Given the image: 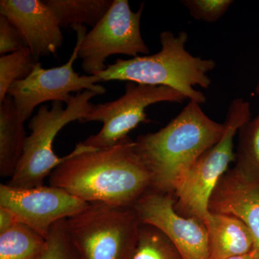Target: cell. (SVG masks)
<instances>
[{"mask_svg": "<svg viewBox=\"0 0 259 259\" xmlns=\"http://www.w3.org/2000/svg\"><path fill=\"white\" fill-rule=\"evenodd\" d=\"M53 187L88 203L133 207L151 189V175L129 136L109 148L82 142L49 176Z\"/></svg>", "mask_w": 259, "mask_h": 259, "instance_id": "6da1fadb", "label": "cell"}, {"mask_svg": "<svg viewBox=\"0 0 259 259\" xmlns=\"http://www.w3.org/2000/svg\"><path fill=\"white\" fill-rule=\"evenodd\" d=\"M224 123L209 118L190 101L164 127L141 135L136 150L151 175L150 190L174 194L194 162L222 137Z\"/></svg>", "mask_w": 259, "mask_h": 259, "instance_id": "7a4b0ae2", "label": "cell"}, {"mask_svg": "<svg viewBox=\"0 0 259 259\" xmlns=\"http://www.w3.org/2000/svg\"><path fill=\"white\" fill-rule=\"evenodd\" d=\"M188 35L185 31L175 35L171 31L160 33L161 49L153 55L132 59H117L115 64L97 74L100 81H127L137 84L167 87L177 90L190 101L205 103V95L195 87L208 89L212 81L209 71L215 61L192 55L186 50Z\"/></svg>", "mask_w": 259, "mask_h": 259, "instance_id": "3957f363", "label": "cell"}, {"mask_svg": "<svg viewBox=\"0 0 259 259\" xmlns=\"http://www.w3.org/2000/svg\"><path fill=\"white\" fill-rule=\"evenodd\" d=\"M97 94L83 91L73 97L63 107V102H54L52 107L41 106L29 122L30 134L27 136L23 155L8 185L20 188H32L44 185L48 176L71 153L59 157L54 151V141L59 131L70 122H82L94 106L90 100Z\"/></svg>", "mask_w": 259, "mask_h": 259, "instance_id": "277c9868", "label": "cell"}, {"mask_svg": "<svg viewBox=\"0 0 259 259\" xmlns=\"http://www.w3.org/2000/svg\"><path fill=\"white\" fill-rule=\"evenodd\" d=\"M141 223L134 207L90 203L66 220L70 241L79 259H131Z\"/></svg>", "mask_w": 259, "mask_h": 259, "instance_id": "5b68a950", "label": "cell"}, {"mask_svg": "<svg viewBox=\"0 0 259 259\" xmlns=\"http://www.w3.org/2000/svg\"><path fill=\"white\" fill-rule=\"evenodd\" d=\"M250 119L249 102L243 98L233 100L228 107L222 137L194 162L174 193L179 214L204 221L214 187L228 171L230 163L236 161L235 136Z\"/></svg>", "mask_w": 259, "mask_h": 259, "instance_id": "8992f818", "label": "cell"}, {"mask_svg": "<svg viewBox=\"0 0 259 259\" xmlns=\"http://www.w3.org/2000/svg\"><path fill=\"white\" fill-rule=\"evenodd\" d=\"M76 33V42L67 63L51 69H44L37 62L31 74L23 80L15 81L8 90L17 110L24 121L30 118L34 109L44 103L53 101L65 102L67 105L72 100L71 93L91 91L102 95L106 89L101 84L97 75L80 76L74 70L78 53L83 37L88 32L85 25L73 27Z\"/></svg>", "mask_w": 259, "mask_h": 259, "instance_id": "52a82bcc", "label": "cell"}, {"mask_svg": "<svg viewBox=\"0 0 259 259\" xmlns=\"http://www.w3.org/2000/svg\"><path fill=\"white\" fill-rule=\"evenodd\" d=\"M144 3L134 13L127 0H113L107 14L83 37L78 53L81 68L90 75L107 69V58L115 54L133 56L148 55L149 48L141 32V18Z\"/></svg>", "mask_w": 259, "mask_h": 259, "instance_id": "ba28073f", "label": "cell"}, {"mask_svg": "<svg viewBox=\"0 0 259 259\" xmlns=\"http://www.w3.org/2000/svg\"><path fill=\"white\" fill-rule=\"evenodd\" d=\"M187 98L174 89L129 82L125 93L114 101L94 106L81 122L97 121L103 123L96 135L89 136L83 144L90 147H111L127 137L141 122H148L146 109L159 102H181Z\"/></svg>", "mask_w": 259, "mask_h": 259, "instance_id": "9c48e42d", "label": "cell"}, {"mask_svg": "<svg viewBox=\"0 0 259 259\" xmlns=\"http://www.w3.org/2000/svg\"><path fill=\"white\" fill-rule=\"evenodd\" d=\"M89 204L63 189L51 185L32 188L0 185V207L13 212L19 223L46 239L56 223L78 214Z\"/></svg>", "mask_w": 259, "mask_h": 259, "instance_id": "30bf717a", "label": "cell"}, {"mask_svg": "<svg viewBox=\"0 0 259 259\" xmlns=\"http://www.w3.org/2000/svg\"><path fill=\"white\" fill-rule=\"evenodd\" d=\"M174 194L148 190L134 204L141 224L156 227L176 247L182 259H209L208 233L203 221L175 209Z\"/></svg>", "mask_w": 259, "mask_h": 259, "instance_id": "8fae6325", "label": "cell"}, {"mask_svg": "<svg viewBox=\"0 0 259 259\" xmlns=\"http://www.w3.org/2000/svg\"><path fill=\"white\" fill-rule=\"evenodd\" d=\"M0 15L17 28L37 62L42 56H56L62 46L60 25L45 1L1 0Z\"/></svg>", "mask_w": 259, "mask_h": 259, "instance_id": "7c38bea8", "label": "cell"}, {"mask_svg": "<svg viewBox=\"0 0 259 259\" xmlns=\"http://www.w3.org/2000/svg\"><path fill=\"white\" fill-rule=\"evenodd\" d=\"M208 209L244 223L254 239L252 251L259 256V183L245 178L235 167L228 170L209 197Z\"/></svg>", "mask_w": 259, "mask_h": 259, "instance_id": "4fadbf2b", "label": "cell"}, {"mask_svg": "<svg viewBox=\"0 0 259 259\" xmlns=\"http://www.w3.org/2000/svg\"><path fill=\"white\" fill-rule=\"evenodd\" d=\"M203 222L208 233L209 259H228L253 250V235L238 218L209 212Z\"/></svg>", "mask_w": 259, "mask_h": 259, "instance_id": "5bb4252c", "label": "cell"}, {"mask_svg": "<svg viewBox=\"0 0 259 259\" xmlns=\"http://www.w3.org/2000/svg\"><path fill=\"white\" fill-rule=\"evenodd\" d=\"M12 97L0 105V175L12 177L23 155L26 133Z\"/></svg>", "mask_w": 259, "mask_h": 259, "instance_id": "9a60e30c", "label": "cell"}, {"mask_svg": "<svg viewBox=\"0 0 259 259\" xmlns=\"http://www.w3.org/2000/svg\"><path fill=\"white\" fill-rule=\"evenodd\" d=\"M61 28L76 25L94 27L107 14L113 0H44Z\"/></svg>", "mask_w": 259, "mask_h": 259, "instance_id": "2e32d148", "label": "cell"}, {"mask_svg": "<svg viewBox=\"0 0 259 259\" xmlns=\"http://www.w3.org/2000/svg\"><path fill=\"white\" fill-rule=\"evenodd\" d=\"M47 239L21 223L0 233V259H41Z\"/></svg>", "mask_w": 259, "mask_h": 259, "instance_id": "e0dca14e", "label": "cell"}, {"mask_svg": "<svg viewBox=\"0 0 259 259\" xmlns=\"http://www.w3.org/2000/svg\"><path fill=\"white\" fill-rule=\"evenodd\" d=\"M235 168L245 178L259 183V113L239 129Z\"/></svg>", "mask_w": 259, "mask_h": 259, "instance_id": "ac0fdd59", "label": "cell"}, {"mask_svg": "<svg viewBox=\"0 0 259 259\" xmlns=\"http://www.w3.org/2000/svg\"><path fill=\"white\" fill-rule=\"evenodd\" d=\"M131 259H182L176 247L156 227L141 224L139 239Z\"/></svg>", "mask_w": 259, "mask_h": 259, "instance_id": "d6986e66", "label": "cell"}, {"mask_svg": "<svg viewBox=\"0 0 259 259\" xmlns=\"http://www.w3.org/2000/svg\"><path fill=\"white\" fill-rule=\"evenodd\" d=\"M31 51L24 47L12 54L0 57V105L8 96V90L13 83L23 80L31 74L37 64Z\"/></svg>", "mask_w": 259, "mask_h": 259, "instance_id": "ffe728a7", "label": "cell"}, {"mask_svg": "<svg viewBox=\"0 0 259 259\" xmlns=\"http://www.w3.org/2000/svg\"><path fill=\"white\" fill-rule=\"evenodd\" d=\"M66 220L56 223L51 228L47 250L41 259H79L68 236Z\"/></svg>", "mask_w": 259, "mask_h": 259, "instance_id": "44dd1931", "label": "cell"}, {"mask_svg": "<svg viewBox=\"0 0 259 259\" xmlns=\"http://www.w3.org/2000/svg\"><path fill=\"white\" fill-rule=\"evenodd\" d=\"M233 0H183L182 4L191 17L206 23H214L222 18L233 4Z\"/></svg>", "mask_w": 259, "mask_h": 259, "instance_id": "7402d4cb", "label": "cell"}, {"mask_svg": "<svg viewBox=\"0 0 259 259\" xmlns=\"http://www.w3.org/2000/svg\"><path fill=\"white\" fill-rule=\"evenodd\" d=\"M25 47L21 35L9 20L0 15V54H12Z\"/></svg>", "mask_w": 259, "mask_h": 259, "instance_id": "603a6c76", "label": "cell"}, {"mask_svg": "<svg viewBox=\"0 0 259 259\" xmlns=\"http://www.w3.org/2000/svg\"><path fill=\"white\" fill-rule=\"evenodd\" d=\"M18 223V220L13 212L0 207V233L8 231Z\"/></svg>", "mask_w": 259, "mask_h": 259, "instance_id": "cb8c5ba5", "label": "cell"}, {"mask_svg": "<svg viewBox=\"0 0 259 259\" xmlns=\"http://www.w3.org/2000/svg\"><path fill=\"white\" fill-rule=\"evenodd\" d=\"M228 259H259V256L255 255L253 251H250L249 253L236 255V256L231 257V258Z\"/></svg>", "mask_w": 259, "mask_h": 259, "instance_id": "d4e9b609", "label": "cell"}, {"mask_svg": "<svg viewBox=\"0 0 259 259\" xmlns=\"http://www.w3.org/2000/svg\"><path fill=\"white\" fill-rule=\"evenodd\" d=\"M255 93L257 95L259 96V79L258 81V83H257L256 87L255 88Z\"/></svg>", "mask_w": 259, "mask_h": 259, "instance_id": "484cf974", "label": "cell"}]
</instances>
